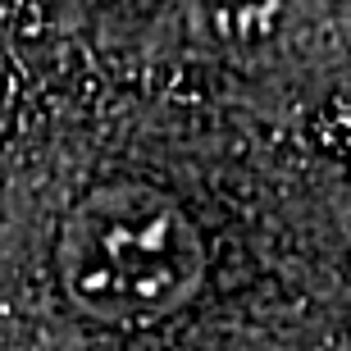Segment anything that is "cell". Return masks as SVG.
Segmentation results:
<instances>
[{
    "label": "cell",
    "instance_id": "cell-1",
    "mask_svg": "<svg viewBox=\"0 0 351 351\" xmlns=\"http://www.w3.org/2000/svg\"><path fill=\"white\" fill-rule=\"evenodd\" d=\"M210 251L196 219L165 187L105 178L69 206L55 233V278L82 319L151 328L201 297Z\"/></svg>",
    "mask_w": 351,
    "mask_h": 351
},
{
    "label": "cell",
    "instance_id": "cell-2",
    "mask_svg": "<svg viewBox=\"0 0 351 351\" xmlns=\"http://www.w3.org/2000/svg\"><path fill=\"white\" fill-rule=\"evenodd\" d=\"M187 32L228 64H261L283 51L301 19V0H187Z\"/></svg>",
    "mask_w": 351,
    "mask_h": 351
}]
</instances>
